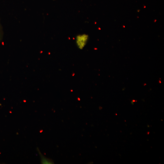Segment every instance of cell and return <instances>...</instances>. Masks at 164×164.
Masks as SVG:
<instances>
[{"label":"cell","instance_id":"6da1fadb","mask_svg":"<svg viewBox=\"0 0 164 164\" xmlns=\"http://www.w3.org/2000/svg\"><path fill=\"white\" fill-rule=\"evenodd\" d=\"M88 38V35L85 34L77 36L76 43L78 48L80 50L83 49L86 45Z\"/></svg>","mask_w":164,"mask_h":164}]
</instances>
